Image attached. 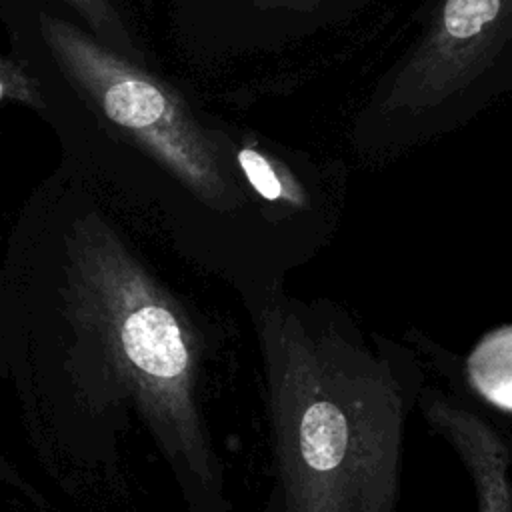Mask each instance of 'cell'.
I'll use <instances>...</instances> for the list:
<instances>
[{
  "mask_svg": "<svg viewBox=\"0 0 512 512\" xmlns=\"http://www.w3.org/2000/svg\"><path fill=\"white\" fill-rule=\"evenodd\" d=\"M6 376L44 474L86 512L136 504L144 444L202 478L192 334L136 228L92 198L28 214L0 264Z\"/></svg>",
  "mask_w": 512,
  "mask_h": 512,
  "instance_id": "cell-1",
  "label": "cell"
},
{
  "mask_svg": "<svg viewBox=\"0 0 512 512\" xmlns=\"http://www.w3.org/2000/svg\"><path fill=\"white\" fill-rule=\"evenodd\" d=\"M40 30L58 66L106 120L194 192L220 190L210 142L166 84L62 18L42 14Z\"/></svg>",
  "mask_w": 512,
  "mask_h": 512,
  "instance_id": "cell-2",
  "label": "cell"
},
{
  "mask_svg": "<svg viewBox=\"0 0 512 512\" xmlns=\"http://www.w3.org/2000/svg\"><path fill=\"white\" fill-rule=\"evenodd\" d=\"M346 418L328 404L314 402L302 416L300 450L308 466L314 470H330L338 466L346 452Z\"/></svg>",
  "mask_w": 512,
  "mask_h": 512,
  "instance_id": "cell-3",
  "label": "cell"
},
{
  "mask_svg": "<svg viewBox=\"0 0 512 512\" xmlns=\"http://www.w3.org/2000/svg\"><path fill=\"white\" fill-rule=\"evenodd\" d=\"M474 376L486 396L512 408V334H502L478 350Z\"/></svg>",
  "mask_w": 512,
  "mask_h": 512,
  "instance_id": "cell-4",
  "label": "cell"
},
{
  "mask_svg": "<svg viewBox=\"0 0 512 512\" xmlns=\"http://www.w3.org/2000/svg\"><path fill=\"white\" fill-rule=\"evenodd\" d=\"M0 512H54L50 500L0 446Z\"/></svg>",
  "mask_w": 512,
  "mask_h": 512,
  "instance_id": "cell-5",
  "label": "cell"
},
{
  "mask_svg": "<svg viewBox=\"0 0 512 512\" xmlns=\"http://www.w3.org/2000/svg\"><path fill=\"white\" fill-rule=\"evenodd\" d=\"M500 0H448L444 6V32L452 40L476 36L498 16Z\"/></svg>",
  "mask_w": 512,
  "mask_h": 512,
  "instance_id": "cell-6",
  "label": "cell"
},
{
  "mask_svg": "<svg viewBox=\"0 0 512 512\" xmlns=\"http://www.w3.org/2000/svg\"><path fill=\"white\" fill-rule=\"evenodd\" d=\"M70 4L80 16L106 40L118 44L120 48L130 46V38L126 32V26L120 20L118 10L110 0H64Z\"/></svg>",
  "mask_w": 512,
  "mask_h": 512,
  "instance_id": "cell-7",
  "label": "cell"
},
{
  "mask_svg": "<svg viewBox=\"0 0 512 512\" xmlns=\"http://www.w3.org/2000/svg\"><path fill=\"white\" fill-rule=\"evenodd\" d=\"M14 100L32 108H44V98L34 76L20 64L0 58V102Z\"/></svg>",
  "mask_w": 512,
  "mask_h": 512,
  "instance_id": "cell-8",
  "label": "cell"
},
{
  "mask_svg": "<svg viewBox=\"0 0 512 512\" xmlns=\"http://www.w3.org/2000/svg\"><path fill=\"white\" fill-rule=\"evenodd\" d=\"M238 162L246 174V178L250 180V184L256 188V192L268 200H276L284 194L282 182L276 176L274 168L270 166V162L258 154L252 148H244L238 154Z\"/></svg>",
  "mask_w": 512,
  "mask_h": 512,
  "instance_id": "cell-9",
  "label": "cell"
},
{
  "mask_svg": "<svg viewBox=\"0 0 512 512\" xmlns=\"http://www.w3.org/2000/svg\"><path fill=\"white\" fill-rule=\"evenodd\" d=\"M6 376V330H4V308H2V288H0V378Z\"/></svg>",
  "mask_w": 512,
  "mask_h": 512,
  "instance_id": "cell-10",
  "label": "cell"
}]
</instances>
